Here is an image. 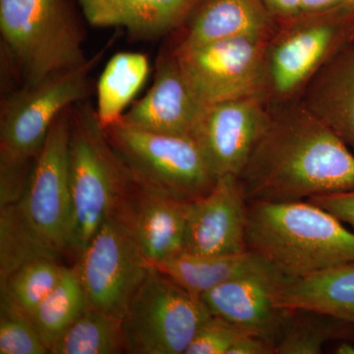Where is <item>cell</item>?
Segmentation results:
<instances>
[{
  "label": "cell",
  "mask_w": 354,
  "mask_h": 354,
  "mask_svg": "<svg viewBox=\"0 0 354 354\" xmlns=\"http://www.w3.org/2000/svg\"><path fill=\"white\" fill-rule=\"evenodd\" d=\"M342 6H353L351 0H301V13L321 12Z\"/></svg>",
  "instance_id": "obj_32"
},
{
  "label": "cell",
  "mask_w": 354,
  "mask_h": 354,
  "mask_svg": "<svg viewBox=\"0 0 354 354\" xmlns=\"http://www.w3.org/2000/svg\"><path fill=\"white\" fill-rule=\"evenodd\" d=\"M245 334L249 333L212 315L198 330L185 354H228L235 342Z\"/></svg>",
  "instance_id": "obj_28"
},
{
  "label": "cell",
  "mask_w": 354,
  "mask_h": 354,
  "mask_svg": "<svg viewBox=\"0 0 354 354\" xmlns=\"http://www.w3.org/2000/svg\"><path fill=\"white\" fill-rule=\"evenodd\" d=\"M76 259L88 305L121 320L151 265L115 212Z\"/></svg>",
  "instance_id": "obj_11"
},
{
  "label": "cell",
  "mask_w": 354,
  "mask_h": 354,
  "mask_svg": "<svg viewBox=\"0 0 354 354\" xmlns=\"http://www.w3.org/2000/svg\"><path fill=\"white\" fill-rule=\"evenodd\" d=\"M150 265L200 297L223 283L277 267L250 250L212 256L183 253L164 262Z\"/></svg>",
  "instance_id": "obj_21"
},
{
  "label": "cell",
  "mask_w": 354,
  "mask_h": 354,
  "mask_svg": "<svg viewBox=\"0 0 354 354\" xmlns=\"http://www.w3.org/2000/svg\"><path fill=\"white\" fill-rule=\"evenodd\" d=\"M149 74V60L139 53H116L97 83V120L104 129L118 122Z\"/></svg>",
  "instance_id": "obj_22"
},
{
  "label": "cell",
  "mask_w": 354,
  "mask_h": 354,
  "mask_svg": "<svg viewBox=\"0 0 354 354\" xmlns=\"http://www.w3.org/2000/svg\"><path fill=\"white\" fill-rule=\"evenodd\" d=\"M351 3L354 6V0H351Z\"/></svg>",
  "instance_id": "obj_34"
},
{
  "label": "cell",
  "mask_w": 354,
  "mask_h": 354,
  "mask_svg": "<svg viewBox=\"0 0 354 354\" xmlns=\"http://www.w3.org/2000/svg\"><path fill=\"white\" fill-rule=\"evenodd\" d=\"M90 307L75 267H65L64 274L32 311L31 318L48 349L58 337Z\"/></svg>",
  "instance_id": "obj_23"
},
{
  "label": "cell",
  "mask_w": 354,
  "mask_h": 354,
  "mask_svg": "<svg viewBox=\"0 0 354 354\" xmlns=\"http://www.w3.org/2000/svg\"><path fill=\"white\" fill-rule=\"evenodd\" d=\"M277 21H285L301 14V0H263Z\"/></svg>",
  "instance_id": "obj_31"
},
{
  "label": "cell",
  "mask_w": 354,
  "mask_h": 354,
  "mask_svg": "<svg viewBox=\"0 0 354 354\" xmlns=\"http://www.w3.org/2000/svg\"><path fill=\"white\" fill-rule=\"evenodd\" d=\"M135 185L183 202L209 192L218 177L191 136L162 134L125 124L104 129Z\"/></svg>",
  "instance_id": "obj_5"
},
{
  "label": "cell",
  "mask_w": 354,
  "mask_h": 354,
  "mask_svg": "<svg viewBox=\"0 0 354 354\" xmlns=\"http://www.w3.org/2000/svg\"><path fill=\"white\" fill-rule=\"evenodd\" d=\"M291 279L278 267H272L216 286L201 298L212 315L264 337L274 348L288 314L277 306L276 297Z\"/></svg>",
  "instance_id": "obj_14"
},
{
  "label": "cell",
  "mask_w": 354,
  "mask_h": 354,
  "mask_svg": "<svg viewBox=\"0 0 354 354\" xmlns=\"http://www.w3.org/2000/svg\"><path fill=\"white\" fill-rule=\"evenodd\" d=\"M188 203L132 186L114 209L150 264L184 253Z\"/></svg>",
  "instance_id": "obj_15"
},
{
  "label": "cell",
  "mask_w": 354,
  "mask_h": 354,
  "mask_svg": "<svg viewBox=\"0 0 354 354\" xmlns=\"http://www.w3.org/2000/svg\"><path fill=\"white\" fill-rule=\"evenodd\" d=\"M353 35L351 6L279 21L266 50V93L270 101L297 99L314 74Z\"/></svg>",
  "instance_id": "obj_6"
},
{
  "label": "cell",
  "mask_w": 354,
  "mask_h": 354,
  "mask_svg": "<svg viewBox=\"0 0 354 354\" xmlns=\"http://www.w3.org/2000/svg\"><path fill=\"white\" fill-rule=\"evenodd\" d=\"M247 212L239 176L218 177L209 192L188 203L184 253L212 256L248 250Z\"/></svg>",
  "instance_id": "obj_13"
},
{
  "label": "cell",
  "mask_w": 354,
  "mask_h": 354,
  "mask_svg": "<svg viewBox=\"0 0 354 354\" xmlns=\"http://www.w3.org/2000/svg\"><path fill=\"white\" fill-rule=\"evenodd\" d=\"M341 323L342 321L316 312L288 311L274 342V353H322L328 342L341 337L342 330L337 327Z\"/></svg>",
  "instance_id": "obj_26"
},
{
  "label": "cell",
  "mask_w": 354,
  "mask_h": 354,
  "mask_svg": "<svg viewBox=\"0 0 354 354\" xmlns=\"http://www.w3.org/2000/svg\"><path fill=\"white\" fill-rule=\"evenodd\" d=\"M274 353V344L264 337L252 334L242 335L228 354H271Z\"/></svg>",
  "instance_id": "obj_30"
},
{
  "label": "cell",
  "mask_w": 354,
  "mask_h": 354,
  "mask_svg": "<svg viewBox=\"0 0 354 354\" xmlns=\"http://www.w3.org/2000/svg\"><path fill=\"white\" fill-rule=\"evenodd\" d=\"M279 308L316 312L354 326V262L292 278L276 297Z\"/></svg>",
  "instance_id": "obj_20"
},
{
  "label": "cell",
  "mask_w": 354,
  "mask_h": 354,
  "mask_svg": "<svg viewBox=\"0 0 354 354\" xmlns=\"http://www.w3.org/2000/svg\"><path fill=\"white\" fill-rule=\"evenodd\" d=\"M246 246L292 278L354 262V232L309 200L248 203Z\"/></svg>",
  "instance_id": "obj_2"
},
{
  "label": "cell",
  "mask_w": 354,
  "mask_h": 354,
  "mask_svg": "<svg viewBox=\"0 0 354 354\" xmlns=\"http://www.w3.org/2000/svg\"><path fill=\"white\" fill-rule=\"evenodd\" d=\"M64 268L57 258L50 256L26 261L1 281V297L31 316L32 311L58 285Z\"/></svg>",
  "instance_id": "obj_25"
},
{
  "label": "cell",
  "mask_w": 354,
  "mask_h": 354,
  "mask_svg": "<svg viewBox=\"0 0 354 354\" xmlns=\"http://www.w3.org/2000/svg\"><path fill=\"white\" fill-rule=\"evenodd\" d=\"M0 31L25 86L88 62L65 0H0Z\"/></svg>",
  "instance_id": "obj_4"
},
{
  "label": "cell",
  "mask_w": 354,
  "mask_h": 354,
  "mask_svg": "<svg viewBox=\"0 0 354 354\" xmlns=\"http://www.w3.org/2000/svg\"><path fill=\"white\" fill-rule=\"evenodd\" d=\"M298 99L354 151V39L314 74Z\"/></svg>",
  "instance_id": "obj_17"
},
{
  "label": "cell",
  "mask_w": 354,
  "mask_h": 354,
  "mask_svg": "<svg viewBox=\"0 0 354 354\" xmlns=\"http://www.w3.org/2000/svg\"><path fill=\"white\" fill-rule=\"evenodd\" d=\"M246 201L292 202L354 190V153L300 100L271 102L239 176Z\"/></svg>",
  "instance_id": "obj_1"
},
{
  "label": "cell",
  "mask_w": 354,
  "mask_h": 354,
  "mask_svg": "<svg viewBox=\"0 0 354 354\" xmlns=\"http://www.w3.org/2000/svg\"><path fill=\"white\" fill-rule=\"evenodd\" d=\"M335 353L341 354H353L354 353V346L351 342H339V346L335 348Z\"/></svg>",
  "instance_id": "obj_33"
},
{
  "label": "cell",
  "mask_w": 354,
  "mask_h": 354,
  "mask_svg": "<svg viewBox=\"0 0 354 354\" xmlns=\"http://www.w3.org/2000/svg\"><path fill=\"white\" fill-rule=\"evenodd\" d=\"M211 316L201 297L151 266L121 318L125 353L185 354Z\"/></svg>",
  "instance_id": "obj_8"
},
{
  "label": "cell",
  "mask_w": 354,
  "mask_h": 354,
  "mask_svg": "<svg viewBox=\"0 0 354 354\" xmlns=\"http://www.w3.org/2000/svg\"><path fill=\"white\" fill-rule=\"evenodd\" d=\"M278 21L263 0H202L176 50L242 36L271 37Z\"/></svg>",
  "instance_id": "obj_18"
},
{
  "label": "cell",
  "mask_w": 354,
  "mask_h": 354,
  "mask_svg": "<svg viewBox=\"0 0 354 354\" xmlns=\"http://www.w3.org/2000/svg\"><path fill=\"white\" fill-rule=\"evenodd\" d=\"M31 317L1 297L0 354H48Z\"/></svg>",
  "instance_id": "obj_27"
},
{
  "label": "cell",
  "mask_w": 354,
  "mask_h": 354,
  "mask_svg": "<svg viewBox=\"0 0 354 354\" xmlns=\"http://www.w3.org/2000/svg\"><path fill=\"white\" fill-rule=\"evenodd\" d=\"M271 37H234L172 51L191 90L206 106L267 95L266 50Z\"/></svg>",
  "instance_id": "obj_10"
},
{
  "label": "cell",
  "mask_w": 354,
  "mask_h": 354,
  "mask_svg": "<svg viewBox=\"0 0 354 354\" xmlns=\"http://www.w3.org/2000/svg\"><path fill=\"white\" fill-rule=\"evenodd\" d=\"M50 353H125L121 320L90 306L58 337Z\"/></svg>",
  "instance_id": "obj_24"
},
{
  "label": "cell",
  "mask_w": 354,
  "mask_h": 354,
  "mask_svg": "<svg viewBox=\"0 0 354 354\" xmlns=\"http://www.w3.org/2000/svg\"><path fill=\"white\" fill-rule=\"evenodd\" d=\"M104 51L7 97L0 116V167H26L36 158L60 114L87 95L88 75Z\"/></svg>",
  "instance_id": "obj_9"
},
{
  "label": "cell",
  "mask_w": 354,
  "mask_h": 354,
  "mask_svg": "<svg viewBox=\"0 0 354 354\" xmlns=\"http://www.w3.org/2000/svg\"><path fill=\"white\" fill-rule=\"evenodd\" d=\"M203 106L172 51L158 59L155 80L145 97L120 120L147 131L191 136Z\"/></svg>",
  "instance_id": "obj_16"
},
{
  "label": "cell",
  "mask_w": 354,
  "mask_h": 354,
  "mask_svg": "<svg viewBox=\"0 0 354 354\" xmlns=\"http://www.w3.org/2000/svg\"><path fill=\"white\" fill-rule=\"evenodd\" d=\"M134 185L131 174L88 106L70 109L69 253L77 256Z\"/></svg>",
  "instance_id": "obj_3"
},
{
  "label": "cell",
  "mask_w": 354,
  "mask_h": 354,
  "mask_svg": "<svg viewBox=\"0 0 354 354\" xmlns=\"http://www.w3.org/2000/svg\"><path fill=\"white\" fill-rule=\"evenodd\" d=\"M308 200L354 228V190L322 195Z\"/></svg>",
  "instance_id": "obj_29"
},
{
  "label": "cell",
  "mask_w": 354,
  "mask_h": 354,
  "mask_svg": "<svg viewBox=\"0 0 354 354\" xmlns=\"http://www.w3.org/2000/svg\"><path fill=\"white\" fill-rule=\"evenodd\" d=\"M271 101L253 95L203 106L191 137L216 177L239 176L264 131Z\"/></svg>",
  "instance_id": "obj_12"
},
{
  "label": "cell",
  "mask_w": 354,
  "mask_h": 354,
  "mask_svg": "<svg viewBox=\"0 0 354 354\" xmlns=\"http://www.w3.org/2000/svg\"><path fill=\"white\" fill-rule=\"evenodd\" d=\"M198 0H78L88 24L120 27L137 39L167 34L184 22Z\"/></svg>",
  "instance_id": "obj_19"
},
{
  "label": "cell",
  "mask_w": 354,
  "mask_h": 354,
  "mask_svg": "<svg viewBox=\"0 0 354 354\" xmlns=\"http://www.w3.org/2000/svg\"><path fill=\"white\" fill-rule=\"evenodd\" d=\"M353 39H354V35H353Z\"/></svg>",
  "instance_id": "obj_35"
},
{
  "label": "cell",
  "mask_w": 354,
  "mask_h": 354,
  "mask_svg": "<svg viewBox=\"0 0 354 354\" xmlns=\"http://www.w3.org/2000/svg\"><path fill=\"white\" fill-rule=\"evenodd\" d=\"M70 109L53 123L19 201L9 205L14 220L32 245L55 258L69 253Z\"/></svg>",
  "instance_id": "obj_7"
}]
</instances>
